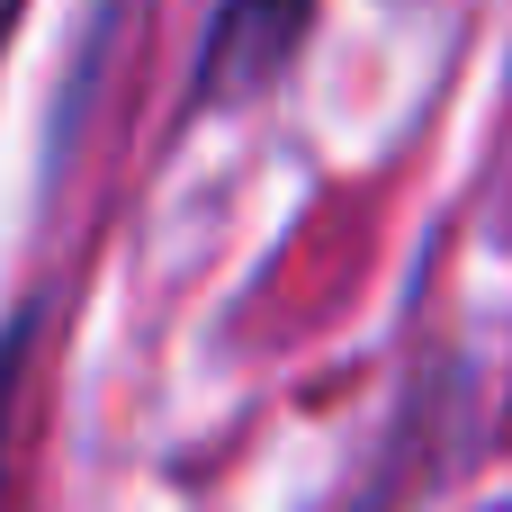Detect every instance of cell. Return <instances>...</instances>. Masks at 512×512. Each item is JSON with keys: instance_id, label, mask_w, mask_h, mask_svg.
I'll list each match as a JSON object with an SVG mask.
<instances>
[{"instance_id": "cell-2", "label": "cell", "mask_w": 512, "mask_h": 512, "mask_svg": "<svg viewBox=\"0 0 512 512\" xmlns=\"http://www.w3.org/2000/svg\"><path fill=\"white\" fill-rule=\"evenodd\" d=\"M27 351H36V306L0 324V512H9V450H18V396H27Z\"/></svg>"}, {"instance_id": "cell-3", "label": "cell", "mask_w": 512, "mask_h": 512, "mask_svg": "<svg viewBox=\"0 0 512 512\" xmlns=\"http://www.w3.org/2000/svg\"><path fill=\"white\" fill-rule=\"evenodd\" d=\"M0 45H9V18H0Z\"/></svg>"}, {"instance_id": "cell-1", "label": "cell", "mask_w": 512, "mask_h": 512, "mask_svg": "<svg viewBox=\"0 0 512 512\" xmlns=\"http://www.w3.org/2000/svg\"><path fill=\"white\" fill-rule=\"evenodd\" d=\"M315 36V0H216L207 18V45H198V72H189V99L198 108H243L261 99Z\"/></svg>"}]
</instances>
